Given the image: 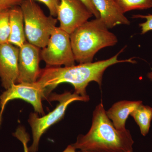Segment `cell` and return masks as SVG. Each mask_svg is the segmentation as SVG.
<instances>
[{
  "mask_svg": "<svg viewBox=\"0 0 152 152\" xmlns=\"http://www.w3.org/2000/svg\"><path fill=\"white\" fill-rule=\"evenodd\" d=\"M93 15L80 0H60L57 18L59 28L70 35Z\"/></svg>",
  "mask_w": 152,
  "mask_h": 152,
  "instance_id": "8",
  "label": "cell"
},
{
  "mask_svg": "<svg viewBox=\"0 0 152 152\" xmlns=\"http://www.w3.org/2000/svg\"><path fill=\"white\" fill-rule=\"evenodd\" d=\"M10 34L9 43L20 48L26 42L24 22L20 6L10 9Z\"/></svg>",
  "mask_w": 152,
  "mask_h": 152,
  "instance_id": "13",
  "label": "cell"
},
{
  "mask_svg": "<svg viewBox=\"0 0 152 152\" xmlns=\"http://www.w3.org/2000/svg\"><path fill=\"white\" fill-rule=\"evenodd\" d=\"M23 12L26 39L28 42L43 48L53 31L58 19L47 16L39 6L33 0H23L20 5Z\"/></svg>",
  "mask_w": 152,
  "mask_h": 152,
  "instance_id": "4",
  "label": "cell"
},
{
  "mask_svg": "<svg viewBox=\"0 0 152 152\" xmlns=\"http://www.w3.org/2000/svg\"><path fill=\"white\" fill-rule=\"evenodd\" d=\"M93 2L99 14V18L108 28L130 24L115 0H93Z\"/></svg>",
  "mask_w": 152,
  "mask_h": 152,
  "instance_id": "11",
  "label": "cell"
},
{
  "mask_svg": "<svg viewBox=\"0 0 152 152\" xmlns=\"http://www.w3.org/2000/svg\"><path fill=\"white\" fill-rule=\"evenodd\" d=\"M142 104L141 101H120L114 104L106 113L116 129L125 131L126 129V123L129 115Z\"/></svg>",
  "mask_w": 152,
  "mask_h": 152,
  "instance_id": "12",
  "label": "cell"
},
{
  "mask_svg": "<svg viewBox=\"0 0 152 152\" xmlns=\"http://www.w3.org/2000/svg\"><path fill=\"white\" fill-rule=\"evenodd\" d=\"M133 18L145 19L146 21L139 24V26L141 30L142 34H144L150 31H152V14L147 15H133Z\"/></svg>",
  "mask_w": 152,
  "mask_h": 152,
  "instance_id": "18",
  "label": "cell"
},
{
  "mask_svg": "<svg viewBox=\"0 0 152 152\" xmlns=\"http://www.w3.org/2000/svg\"><path fill=\"white\" fill-rule=\"evenodd\" d=\"M130 115L138 125L142 135L146 136L152 120V107L142 104L131 113Z\"/></svg>",
  "mask_w": 152,
  "mask_h": 152,
  "instance_id": "14",
  "label": "cell"
},
{
  "mask_svg": "<svg viewBox=\"0 0 152 152\" xmlns=\"http://www.w3.org/2000/svg\"><path fill=\"white\" fill-rule=\"evenodd\" d=\"M10 9H0V45L9 43Z\"/></svg>",
  "mask_w": 152,
  "mask_h": 152,
  "instance_id": "16",
  "label": "cell"
},
{
  "mask_svg": "<svg viewBox=\"0 0 152 152\" xmlns=\"http://www.w3.org/2000/svg\"><path fill=\"white\" fill-rule=\"evenodd\" d=\"M148 77L152 81V72H151L149 73L148 75Z\"/></svg>",
  "mask_w": 152,
  "mask_h": 152,
  "instance_id": "23",
  "label": "cell"
},
{
  "mask_svg": "<svg viewBox=\"0 0 152 152\" xmlns=\"http://www.w3.org/2000/svg\"><path fill=\"white\" fill-rule=\"evenodd\" d=\"M124 14L134 10H147L152 7V0H115Z\"/></svg>",
  "mask_w": 152,
  "mask_h": 152,
  "instance_id": "15",
  "label": "cell"
},
{
  "mask_svg": "<svg viewBox=\"0 0 152 152\" xmlns=\"http://www.w3.org/2000/svg\"><path fill=\"white\" fill-rule=\"evenodd\" d=\"M40 56L48 67L75 65L76 61L70 35L59 27H56L47 45L41 51Z\"/></svg>",
  "mask_w": 152,
  "mask_h": 152,
  "instance_id": "6",
  "label": "cell"
},
{
  "mask_svg": "<svg viewBox=\"0 0 152 152\" xmlns=\"http://www.w3.org/2000/svg\"><path fill=\"white\" fill-rule=\"evenodd\" d=\"M48 99L50 102L58 101L59 104L52 111L42 117H39L37 113H31L28 122L31 128L33 142L28 147L29 152H37L41 137L52 126L61 121L64 116L66 110L72 103L75 101L87 102L90 100L89 96H82L75 93L65 91L61 94H50Z\"/></svg>",
  "mask_w": 152,
  "mask_h": 152,
  "instance_id": "5",
  "label": "cell"
},
{
  "mask_svg": "<svg viewBox=\"0 0 152 152\" xmlns=\"http://www.w3.org/2000/svg\"><path fill=\"white\" fill-rule=\"evenodd\" d=\"M82 152H90L88 151H81Z\"/></svg>",
  "mask_w": 152,
  "mask_h": 152,
  "instance_id": "24",
  "label": "cell"
},
{
  "mask_svg": "<svg viewBox=\"0 0 152 152\" xmlns=\"http://www.w3.org/2000/svg\"><path fill=\"white\" fill-rule=\"evenodd\" d=\"M19 48L10 43L0 45V79L5 90L17 84Z\"/></svg>",
  "mask_w": 152,
  "mask_h": 152,
  "instance_id": "10",
  "label": "cell"
},
{
  "mask_svg": "<svg viewBox=\"0 0 152 152\" xmlns=\"http://www.w3.org/2000/svg\"><path fill=\"white\" fill-rule=\"evenodd\" d=\"M80 1L84 4L86 7L92 13L93 15L95 16L96 18H99V14L94 5L93 0H80Z\"/></svg>",
  "mask_w": 152,
  "mask_h": 152,
  "instance_id": "21",
  "label": "cell"
},
{
  "mask_svg": "<svg viewBox=\"0 0 152 152\" xmlns=\"http://www.w3.org/2000/svg\"><path fill=\"white\" fill-rule=\"evenodd\" d=\"M76 61L80 64L92 62L101 49L113 46L118 39L100 18L88 21L70 35Z\"/></svg>",
  "mask_w": 152,
  "mask_h": 152,
  "instance_id": "3",
  "label": "cell"
},
{
  "mask_svg": "<svg viewBox=\"0 0 152 152\" xmlns=\"http://www.w3.org/2000/svg\"><path fill=\"white\" fill-rule=\"evenodd\" d=\"M13 136L21 142L23 147L24 152H29L28 144L30 141V136L23 126H20L17 128L15 132L13 133Z\"/></svg>",
  "mask_w": 152,
  "mask_h": 152,
  "instance_id": "17",
  "label": "cell"
},
{
  "mask_svg": "<svg viewBox=\"0 0 152 152\" xmlns=\"http://www.w3.org/2000/svg\"><path fill=\"white\" fill-rule=\"evenodd\" d=\"M40 53V48L27 42L19 48L17 83L37 81L41 72Z\"/></svg>",
  "mask_w": 152,
  "mask_h": 152,
  "instance_id": "9",
  "label": "cell"
},
{
  "mask_svg": "<svg viewBox=\"0 0 152 152\" xmlns=\"http://www.w3.org/2000/svg\"><path fill=\"white\" fill-rule=\"evenodd\" d=\"M38 1L44 4L48 9L50 15L52 16L57 17V10L60 4V0H33Z\"/></svg>",
  "mask_w": 152,
  "mask_h": 152,
  "instance_id": "19",
  "label": "cell"
},
{
  "mask_svg": "<svg viewBox=\"0 0 152 152\" xmlns=\"http://www.w3.org/2000/svg\"><path fill=\"white\" fill-rule=\"evenodd\" d=\"M134 141L128 129L119 131L114 126L102 102L96 107L89 131L80 134L72 145L76 149L90 152H133Z\"/></svg>",
  "mask_w": 152,
  "mask_h": 152,
  "instance_id": "2",
  "label": "cell"
},
{
  "mask_svg": "<svg viewBox=\"0 0 152 152\" xmlns=\"http://www.w3.org/2000/svg\"><path fill=\"white\" fill-rule=\"evenodd\" d=\"M23 0H0V9H10L20 6Z\"/></svg>",
  "mask_w": 152,
  "mask_h": 152,
  "instance_id": "20",
  "label": "cell"
},
{
  "mask_svg": "<svg viewBox=\"0 0 152 152\" xmlns=\"http://www.w3.org/2000/svg\"><path fill=\"white\" fill-rule=\"evenodd\" d=\"M126 48L114 56L108 59L95 62L80 64L70 66L48 67L41 69L37 82L45 89V98L48 99L52 91L60 84L69 83L72 85L77 94L86 97V88L91 82H96L102 86L103 75L110 66L120 63H136L134 58L128 59L118 60L119 55Z\"/></svg>",
  "mask_w": 152,
  "mask_h": 152,
  "instance_id": "1",
  "label": "cell"
},
{
  "mask_svg": "<svg viewBox=\"0 0 152 152\" xmlns=\"http://www.w3.org/2000/svg\"><path fill=\"white\" fill-rule=\"evenodd\" d=\"M76 149L72 145H69L62 152H80L76 151Z\"/></svg>",
  "mask_w": 152,
  "mask_h": 152,
  "instance_id": "22",
  "label": "cell"
},
{
  "mask_svg": "<svg viewBox=\"0 0 152 152\" xmlns=\"http://www.w3.org/2000/svg\"><path fill=\"white\" fill-rule=\"evenodd\" d=\"M19 99L31 104L37 113L45 115L42 100L45 99V89L38 82L13 85L0 95V126L3 113L10 101Z\"/></svg>",
  "mask_w": 152,
  "mask_h": 152,
  "instance_id": "7",
  "label": "cell"
}]
</instances>
